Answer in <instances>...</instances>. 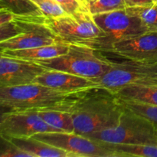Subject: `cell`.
Wrapping results in <instances>:
<instances>
[{"mask_svg": "<svg viewBox=\"0 0 157 157\" xmlns=\"http://www.w3.org/2000/svg\"><path fill=\"white\" fill-rule=\"evenodd\" d=\"M124 110L121 98L102 86L84 91L71 110L75 133L85 135L117 125Z\"/></svg>", "mask_w": 157, "mask_h": 157, "instance_id": "1", "label": "cell"}, {"mask_svg": "<svg viewBox=\"0 0 157 157\" xmlns=\"http://www.w3.org/2000/svg\"><path fill=\"white\" fill-rule=\"evenodd\" d=\"M86 90L61 91L38 83L0 87V104L2 113L48 109L71 111Z\"/></svg>", "mask_w": 157, "mask_h": 157, "instance_id": "2", "label": "cell"}, {"mask_svg": "<svg viewBox=\"0 0 157 157\" xmlns=\"http://www.w3.org/2000/svg\"><path fill=\"white\" fill-rule=\"evenodd\" d=\"M99 51L87 45L70 44L67 53L51 59L36 61L50 70L67 72L89 79L101 78L113 66Z\"/></svg>", "mask_w": 157, "mask_h": 157, "instance_id": "3", "label": "cell"}, {"mask_svg": "<svg viewBox=\"0 0 157 157\" xmlns=\"http://www.w3.org/2000/svg\"><path fill=\"white\" fill-rule=\"evenodd\" d=\"M84 136L110 144L157 146L156 126L125 107L117 125Z\"/></svg>", "mask_w": 157, "mask_h": 157, "instance_id": "4", "label": "cell"}, {"mask_svg": "<svg viewBox=\"0 0 157 157\" xmlns=\"http://www.w3.org/2000/svg\"><path fill=\"white\" fill-rule=\"evenodd\" d=\"M93 16L95 22L104 32V35L86 45L100 52H111L114 43L148 32L142 20L127 13L126 9Z\"/></svg>", "mask_w": 157, "mask_h": 157, "instance_id": "5", "label": "cell"}, {"mask_svg": "<svg viewBox=\"0 0 157 157\" xmlns=\"http://www.w3.org/2000/svg\"><path fill=\"white\" fill-rule=\"evenodd\" d=\"M45 24L61 41L67 44L86 45L104 35L90 12L45 17Z\"/></svg>", "mask_w": 157, "mask_h": 157, "instance_id": "6", "label": "cell"}, {"mask_svg": "<svg viewBox=\"0 0 157 157\" xmlns=\"http://www.w3.org/2000/svg\"><path fill=\"white\" fill-rule=\"evenodd\" d=\"M92 80L113 91L130 84L157 85V63L129 59L121 62L113 61V66L105 75Z\"/></svg>", "mask_w": 157, "mask_h": 157, "instance_id": "7", "label": "cell"}, {"mask_svg": "<svg viewBox=\"0 0 157 157\" xmlns=\"http://www.w3.org/2000/svg\"><path fill=\"white\" fill-rule=\"evenodd\" d=\"M32 137L71 153L73 157H119L110 143L67 132L39 133Z\"/></svg>", "mask_w": 157, "mask_h": 157, "instance_id": "8", "label": "cell"}, {"mask_svg": "<svg viewBox=\"0 0 157 157\" xmlns=\"http://www.w3.org/2000/svg\"><path fill=\"white\" fill-rule=\"evenodd\" d=\"M21 32L18 36L0 42V49L18 50L64 42L45 24V16H16ZM65 43V42H64Z\"/></svg>", "mask_w": 157, "mask_h": 157, "instance_id": "9", "label": "cell"}, {"mask_svg": "<svg viewBox=\"0 0 157 157\" xmlns=\"http://www.w3.org/2000/svg\"><path fill=\"white\" fill-rule=\"evenodd\" d=\"M45 132H62L46 124L36 110L2 113L0 136L3 137H32Z\"/></svg>", "mask_w": 157, "mask_h": 157, "instance_id": "10", "label": "cell"}, {"mask_svg": "<svg viewBox=\"0 0 157 157\" xmlns=\"http://www.w3.org/2000/svg\"><path fill=\"white\" fill-rule=\"evenodd\" d=\"M46 70V67L35 61L1 55L0 87L32 84Z\"/></svg>", "mask_w": 157, "mask_h": 157, "instance_id": "11", "label": "cell"}, {"mask_svg": "<svg viewBox=\"0 0 157 157\" xmlns=\"http://www.w3.org/2000/svg\"><path fill=\"white\" fill-rule=\"evenodd\" d=\"M110 52L131 61L157 63V32H147L121 40L113 44Z\"/></svg>", "mask_w": 157, "mask_h": 157, "instance_id": "12", "label": "cell"}, {"mask_svg": "<svg viewBox=\"0 0 157 157\" xmlns=\"http://www.w3.org/2000/svg\"><path fill=\"white\" fill-rule=\"evenodd\" d=\"M34 83L66 92L79 91L101 86L89 78L50 69L41 74Z\"/></svg>", "mask_w": 157, "mask_h": 157, "instance_id": "13", "label": "cell"}, {"mask_svg": "<svg viewBox=\"0 0 157 157\" xmlns=\"http://www.w3.org/2000/svg\"><path fill=\"white\" fill-rule=\"evenodd\" d=\"M69 47H70V44L60 42L50 44V45L32 48L2 51L1 55L36 61H40V60L51 59V58L64 55L67 53Z\"/></svg>", "mask_w": 157, "mask_h": 157, "instance_id": "14", "label": "cell"}, {"mask_svg": "<svg viewBox=\"0 0 157 157\" xmlns=\"http://www.w3.org/2000/svg\"><path fill=\"white\" fill-rule=\"evenodd\" d=\"M3 137V136H2ZM32 157H73L71 153L34 137H4Z\"/></svg>", "mask_w": 157, "mask_h": 157, "instance_id": "15", "label": "cell"}, {"mask_svg": "<svg viewBox=\"0 0 157 157\" xmlns=\"http://www.w3.org/2000/svg\"><path fill=\"white\" fill-rule=\"evenodd\" d=\"M114 92L123 101L157 106V85L130 84Z\"/></svg>", "mask_w": 157, "mask_h": 157, "instance_id": "16", "label": "cell"}, {"mask_svg": "<svg viewBox=\"0 0 157 157\" xmlns=\"http://www.w3.org/2000/svg\"><path fill=\"white\" fill-rule=\"evenodd\" d=\"M36 111L40 117L51 127L58 129L62 132L75 133L73 117L70 111L54 109Z\"/></svg>", "mask_w": 157, "mask_h": 157, "instance_id": "17", "label": "cell"}, {"mask_svg": "<svg viewBox=\"0 0 157 157\" xmlns=\"http://www.w3.org/2000/svg\"><path fill=\"white\" fill-rule=\"evenodd\" d=\"M0 9H6L16 16H44L32 0H0Z\"/></svg>", "mask_w": 157, "mask_h": 157, "instance_id": "18", "label": "cell"}, {"mask_svg": "<svg viewBox=\"0 0 157 157\" xmlns=\"http://www.w3.org/2000/svg\"><path fill=\"white\" fill-rule=\"evenodd\" d=\"M110 146L119 157H157V146L124 144H110Z\"/></svg>", "mask_w": 157, "mask_h": 157, "instance_id": "19", "label": "cell"}, {"mask_svg": "<svg viewBox=\"0 0 157 157\" xmlns=\"http://www.w3.org/2000/svg\"><path fill=\"white\" fill-rule=\"evenodd\" d=\"M127 13L140 18L148 32H157V4L126 8Z\"/></svg>", "mask_w": 157, "mask_h": 157, "instance_id": "20", "label": "cell"}, {"mask_svg": "<svg viewBox=\"0 0 157 157\" xmlns=\"http://www.w3.org/2000/svg\"><path fill=\"white\" fill-rule=\"evenodd\" d=\"M87 7L90 13L94 15L125 9L127 5L126 0H91L87 2Z\"/></svg>", "mask_w": 157, "mask_h": 157, "instance_id": "21", "label": "cell"}, {"mask_svg": "<svg viewBox=\"0 0 157 157\" xmlns=\"http://www.w3.org/2000/svg\"><path fill=\"white\" fill-rule=\"evenodd\" d=\"M122 101L124 107L130 109L134 113L147 118L157 127V106L132 102V101Z\"/></svg>", "mask_w": 157, "mask_h": 157, "instance_id": "22", "label": "cell"}, {"mask_svg": "<svg viewBox=\"0 0 157 157\" xmlns=\"http://www.w3.org/2000/svg\"><path fill=\"white\" fill-rule=\"evenodd\" d=\"M40 8L45 17H58L66 13L55 0H32Z\"/></svg>", "mask_w": 157, "mask_h": 157, "instance_id": "23", "label": "cell"}, {"mask_svg": "<svg viewBox=\"0 0 157 157\" xmlns=\"http://www.w3.org/2000/svg\"><path fill=\"white\" fill-rule=\"evenodd\" d=\"M32 157L27 152L21 150L9 140L1 136L0 157Z\"/></svg>", "mask_w": 157, "mask_h": 157, "instance_id": "24", "label": "cell"}, {"mask_svg": "<svg viewBox=\"0 0 157 157\" xmlns=\"http://www.w3.org/2000/svg\"><path fill=\"white\" fill-rule=\"evenodd\" d=\"M67 14L78 12H89L87 3L81 0H55Z\"/></svg>", "mask_w": 157, "mask_h": 157, "instance_id": "25", "label": "cell"}, {"mask_svg": "<svg viewBox=\"0 0 157 157\" xmlns=\"http://www.w3.org/2000/svg\"><path fill=\"white\" fill-rule=\"evenodd\" d=\"M20 32L21 29L15 18L13 21L0 25V42L18 36Z\"/></svg>", "mask_w": 157, "mask_h": 157, "instance_id": "26", "label": "cell"}, {"mask_svg": "<svg viewBox=\"0 0 157 157\" xmlns=\"http://www.w3.org/2000/svg\"><path fill=\"white\" fill-rule=\"evenodd\" d=\"M15 15L9 11L0 9V25L13 21Z\"/></svg>", "mask_w": 157, "mask_h": 157, "instance_id": "27", "label": "cell"}, {"mask_svg": "<svg viewBox=\"0 0 157 157\" xmlns=\"http://www.w3.org/2000/svg\"><path fill=\"white\" fill-rule=\"evenodd\" d=\"M127 7L150 6L154 3L153 0H126Z\"/></svg>", "mask_w": 157, "mask_h": 157, "instance_id": "28", "label": "cell"}, {"mask_svg": "<svg viewBox=\"0 0 157 157\" xmlns=\"http://www.w3.org/2000/svg\"><path fill=\"white\" fill-rule=\"evenodd\" d=\"M81 1H83V2H84L87 3V2H88L89 1H91V0H81Z\"/></svg>", "mask_w": 157, "mask_h": 157, "instance_id": "29", "label": "cell"}, {"mask_svg": "<svg viewBox=\"0 0 157 157\" xmlns=\"http://www.w3.org/2000/svg\"><path fill=\"white\" fill-rule=\"evenodd\" d=\"M153 2H154V3H156V4H157V0H153Z\"/></svg>", "mask_w": 157, "mask_h": 157, "instance_id": "30", "label": "cell"}]
</instances>
